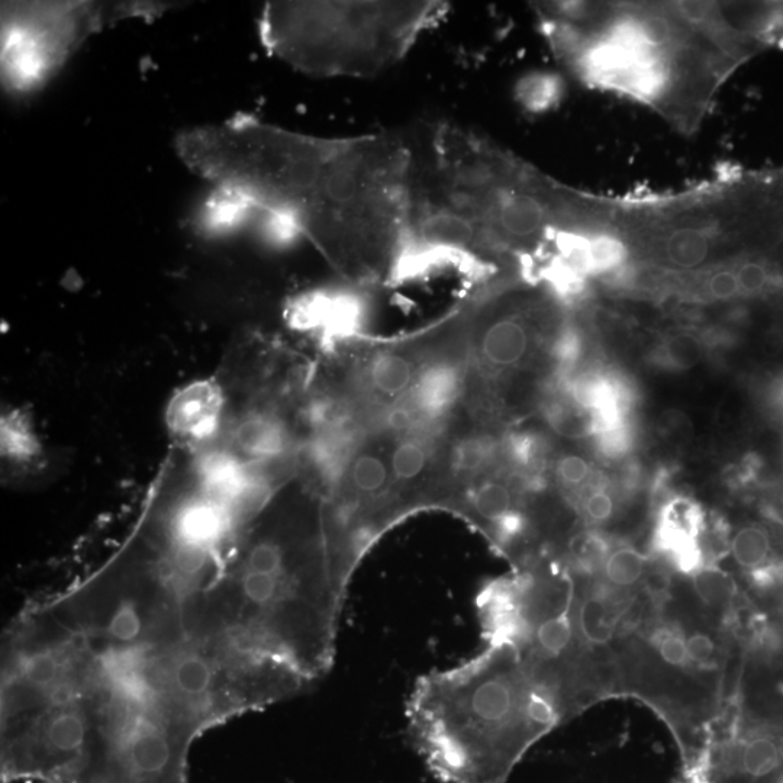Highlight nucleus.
<instances>
[{
  "instance_id": "nucleus-7",
  "label": "nucleus",
  "mask_w": 783,
  "mask_h": 783,
  "mask_svg": "<svg viewBox=\"0 0 783 783\" xmlns=\"http://www.w3.org/2000/svg\"><path fill=\"white\" fill-rule=\"evenodd\" d=\"M415 179L478 231L496 269L524 272L572 230L583 192L567 188L478 132L438 124L427 169Z\"/></svg>"
},
{
  "instance_id": "nucleus-14",
  "label": "nucleus",
  "mask_w": 783,
  "mask_h": 783,
  "mask_svg": "<svg viewBox=\"0 0 783 783\" xmlns=\"http://www.w3.org/2000/svg\"><path fill=\"white\" fill-rule=\"evenodd\" d=\"M705 348H707V341L702 338V335L682 331L670 335L660 346H657L652 354V362L660 369L682 372V370L692 369L701 362Z\"/></svg>"
},
{
  "instance_id": "nucleus-3",
  "label": "nucleus",
  "mask_w": 783,
  "mask_h": 783,
  "mask_svg": "<svg viewBox=\"0 0 783 783\" xmlns=\"http://www.w3.org/2000/svg\"><path fill=\"white\" fill-rule=\"evenodd\" d=\"M743 605L736 579L718 563L682 573L654 554L612 641L608 698H634L666 724L683 775L704 759L737 691Z\"/></svg>"
},
{
  "instance_id": "nucleus-8",
  "label": "nucleus",
  "mask_w": 783,
  "mask_h": 783,
  "mask_svg": "<svg viewBox=\"0 0 783 783\" xmlns=\"http://www.w3.org/2000/svg\"><path fill=\"white\" fill-rule=\"evenodd\" d=\"M485 643H505L559 708L563 721L604 701L575 617V583L563 560L544 556L485 583L476 596Z\"/></svg>"
},
{
  "instance_id": "nucleus-4",
  "label": "nucleus",
  "mask_w": 783,
  "mask_h": 783,
  "mask_svg": "<svg viewBox=\"0 0 783 783\" xmlns=\"http://www.w3.org/2000/svg\"><path fill=\"white\" fill-rule=\"evenodd\" d=\"M347 592L324 501L296 476L244 528L203 595L232 649L311 688L334 665Z\"/></svg>"
},
{
  "instance_id": "nucleus-12",
  "label": "nucleus",
  "mask_w": 783,
  "mask_h": 783,
  "mask_svg": "<svg viewBox=\"0 0 783 783\" xmlns=\"http://www.w3.org/2000/svg\"><path fill=\"white\" fill-rule=\"evenodd\" d=\"M725 556L731 557L734 565L753 582L772 572V541L768 531L759 525H743L733 534L725 530Z\"/></svg>"
},
{
  "instance_id": "nucleus-15",
  "label": "nucleus",
  "mask_w": 783,
  "mask_h": 783,
  "mask_svg": "<svg viewBox=\"0 0 783 783\" xmlns=\"http://www.w3.org/2000/svg\"><path fill=\"white\" fill-rule=\"evenodd\" d=\"M515 92L522 108L541 114L556 108L557 103L562 101L563 82L556 74L533 73L522 77Z\"/></svg>"
},
{
  "instance_id": "nucleus-13",
  "label": "nucleus",
  "mask_w": 783,
  "mask_h": 783,
  "mask_svg": "<svg viewBox=\"0 0 783 783\" xmlns=\"http://www.w3.org/2000/svg\"><path fill=\"white\" fill-rule=\"evenodd\" d=\"M544 420L563 438H594L595 421L591 412L576 404L565 392L556 391L543 402Z\"/></svg>"
},
{
  "instance_id": "nucleus-5",
  "label": "nucleus",
  "mask_w": 783,
  "mask_h": 783,
  "mask_svg": "<svg viewBox=\"0 0 783 783\" xmlns=\"http://www.w3.org/2000/svg\"><path fill=\"white\" fill-rule=\"evenodd\" d=\"M405 717L415 750L444 783H508L525 754L565 724L505 643L420 676Z\"/></svg>"
},
{
  "instance_id": "nucleus-19",
  "label": "nucleus",
  "mask_w": 783,
  "mask_h": 783,
  "mask_svg": "<svg viewBox=\"0 0 783 783\" xmlns=\"http://www.w3.org/2000/svg\"><path fill=\"white\" fill-rule=\"evenodd\" d=\"M773 398H775L776 405L783 408V380L776 386L775 392H773Z\"/></svg>"
},
{
  "instance_id": "nucleus-20",
  "label": "nucleus",
  "mask_w": 783,
  "mask_h": 783,
  "mask_svg": "<svg viewBox=\"0 0 783 783\" xmlns=\"http://www.w3.org/2000/svg\"><path fill=\"white\" fill-rule=\"evenodd\" d=\"M676 783H694V782L688 781V779H685V778H681V781L676 782Z\"/></svg>"
},
{
  "instance_id": "nucleus-6",
  "label": "nucleus",
  "mask_w": 783,
  "mask_h": 783,
  "mask_svg": "<svg viewBox=\"0 0 783 783\" xmlns=\"http://www.w3.org/2000/svg\"><path fill=\"white\" fill-rule=\"evenodd\" d=\"M414 148L391 132L331 138L289 221L351 286L395 280L411 206Z\"/></svg>"
},
{
  "instance_id": "nucleus-2",
  "label": "nucleus",
  "mask_w": 783,
  "mask_h": 783,
  "mask_svg": "<svg viewBox=\"0 0 783 783\" xmlns=\"http://www.w3.org/2000/svg\"><path fill=\"white\" fill-rule=\"evenodd\" d=\"M557 60L588 86L621 93L691 134L725 80L783 43L769 2L533 3Z\"/></svg>"
},
{
  "instance_id": "nucleus-10",
  "label": "nucleus",
  "mask_w": 783,
  "mask_h": 783,
  "mask_svg": "<svg viewBox=\"0 0 783 783\" xmlns=\"http://www.w3.org/2000/svg\"><path fill=\"white\" fill-rule=\"evenodd\" d=\"M172 3L2 2V83L12 95L47 85L92 35L127 19H157Z\"/></svg>"
},
{
  "instance_id": "nucleus-9",
  "label": "nucleus",
  "mask_w": 783,
  "mask_h": 783,
  "mask_svg": "<svg viewBox=\"0 0 783 783\" xmlns=\"http://www.w3.org/2000/svg\"><path fill=\"white\" fill-rule=\"evenodd\" d=\"M451 9L420 2H267L259 18L263 47L296 72L369 79L404 60Z\"/></svg>"
},
{
  "instance_id": "nucleus-16",
  "label": "nucleus",
  "mask_w": 783,
  "mask_h": 783,
  "mask_svg": "<svg viewBox=\"0 0 783 783\" xmlns=\"http://www.w3.org/2000/svg\"><path fill=\"white\" fill-rule=\"evenodd\" d=\"M554 473L560 486L576 496L591 483L592 467L578 454H565L557 460Z\"/></svg>"
},
{
  "instance_id": "nucleus-11",
  "label": "nucleus",
  "mask_w": 783,
  "mask_h": 783,
  "mask_svg": "<svg viewBox=\"0 0 783 783\" xmlns=\"http://www.w3.org/2000/svg\"><path fill=\"white\" fill-rule=\"evenodd\" d=\"M224 389L218 379L196 380L173 396L167 408V427L177 449L196 451L215 440L224 421Z\"/></svg>"
},
{
  "instance_id": "nucleus-1",
  "label": "nucleus",
  "mask_w": 783,
  "mask_h": 783,
  "mask_svg": "<svg viewBox=\"0 0 783 783\" xmlns=\"http://www.w3.org/2000/svg\"><path fill=\"white\" fill-rule=\"evenodd\" d=\"M12 625L51 702L95 743L192 747L253 708V678L237 659L128 599L63 609L40 598Z\"/></svg>"
},
{
  "instance_id": "nucleus-17",
  "label": "nucleus",
  "mask_w": 783,
  "mask_h": 783,
  "mask_svg": "<svg viewBox=\"0 0 783 783\" xmlns=\"http://www.w3.org/2000/svg\"><path fill=\"white\" fill-rule=\"evenodd\" d=\"M704 295L705 298L718 302H731L741 298L739 280L733 264L730 267H720L708 275L704 282Z\"/></svg>"
},
{
  "instance_id": "nucleus-18",
  "label": "nucleus",
  "mask_w": 783,
  "mask_h": 783,
  "mask_svg": "<svg viewBox=\"0 0 783 783\" xmlns=\"http://www.w3.org/2000/svg\"><path fill=\"white\" fill-rule=\"evenodd\" d=\"M594 438L596 447L607 459H623L633 449V428L630 424L596 434Z\"/></svg>"
}]
</instances>
